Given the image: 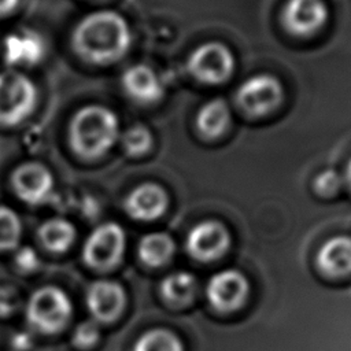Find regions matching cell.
Wrapping results in <instances>:
<instances>
[{
  "mask_svg": "<svg viewBox=\"0 0 351 351\" xmlns=\"http://www.w3.org/2000/svg\"><path fill=\"white\" fill-rule=\"evenodd\" d=\"M38 237L49 251L64 252L75 239V228L63 218H52L40 226Z\"/></svg>",
  "mask_w": 351,
  "mask_h": 351,
  "instance_id": "18",
  "label": "cell"
},
{
  "mask_svg": "<svg viewBox=\"0 0 351 351\" xmlns=\"http://www.w3.org/2000/svg\"><path fill=\"white\" fill-rule=\"evenodd\" d=\"M19 304V296L14 288L0 287V315L12 314Z\"/></svg>",
  "mask_w": 351,
  "mask_h": 351,
  "instance_id": "27",
  "label": "cell"
},
{
  "mask_svg": "<svg viewBox=\"0 0 351 351\" xmlns=\"http://www.w3.org/2000/svg\"><path fill=\"white\" fill-rule=\"evenodd\" d=\"M19 4V0H0V15L10 14Z\"/></svg>",
  "mask_w": 351,
  "mask_h": 351,
  "instance_id": "29",
  "label": "cell"
},
{
  "mask_svg": "<svg viewBox=\"0 0 351 351\" xmlns=\"http://www.w3.org/2000/svg\"><path fill=\"white\" fill-rule=\"evenodd\" d=\"M318 266L329 276H343L351 271V237L337 236L326 241L317 256Z\"/></svg>",
  "mask_w": 351,
  "mask_h": 351,
  "instance_id": "16",
  "label": "cell"
},
{
  "mask_svg": "<svg viewBox=\"0 0 351 351\" xmlns=\"http://www.w3.org/2000/svg\"><path fill=\"white\" fill-rule=\"evenodd\" d=\"M328 7L324 0H288L282 10L285 29L296 36H308L324 26Z\"/></svg>",
  "mask_w": 351,
  "mask_h": 351,
  "instance_id": "8",
  "label": "cell"
},
{
  "mask_svg": "<svg viewBox=\"0 0 351 351\" xmlns=\"http://www.w3.org/2000/svg\"><path fill=\"white\" fill-rule=\"evenodd\" d=\"M37 100L34 84L18 71L0 73V122L15 125L30 115Z\"/></svg>",
  "mask_w": 351,
  "mask_h": 351,
  "instance_id": "4",
  "label": "cell"
},
{
  "mask_svg": "<svg viewBox=\"0 0 351 351\" xmlns=\"http://www.w3.org/2000/svg\"><path fill=\"white\" fill-rule=\"evenodd\" d=\"M78 52L95 63L121 59L130 45L128 22L114 11H97L81 21L74 33Z\"/></svg>",
  "mask_w": 351,
  "mask_h": 351,
  "instance_id": "1",
  "label": "cell"
},
{
  "mask_svg": "<svg viewBox=\"0 0 351 351\" xmlns=\"http://www.w3.org/2000/svg\"><path fill=\"white\" fill-rule=\"evenodd\" d=\"M236 99L247 112L263 115L281 103L282 85L270 74L252 75L239 86Z\"/></svg>",
  "mask_w": 351,
  "mask_h": 351,
  "instance_id": "7",
  "label": "cell"
},
{
  "mask_svg": "<svg viewBox=\"0 0 351 351\" xmlns=\"http://www.w3.org/2000/svg\"><path fill=\"white\" fill-rule=\"evenodd\" d=\"M122 143H123L125 151L129 155L137 156L149 149V147L152 144V136H151V132L145 126L136 125L125 132V134L122 137Z\"/></svg>",
  "mask_w": 351,
  "mask_h": 351,
  "instance_id": "23",
  "label": "cell"
},
{
  "mask_svg": "<svg viewBox=\"0 0 351 351\" xmlns=\"http://www.w3.org/2000/svg\"><path fill=\"white\" fill-rule=\"evenodd\" d=\"M229 245L226 229L215 221L197 223L188 234L186 250L199 261H211L221 256Z\"/></svg>",
  "mask_w": 351,
  "mask_h": 351,
  "instance_id": "10",
  "label": "cell"
},
{
  "mask_svg": "<svg viewBox=\"0 0 351 351\" xmlns=\"http://www.w3.org/2000/svg\"><path fill=\"white\" fill-rule=\"evenodd\" d=\"M133 351H182V346L169 330L155 329L144 333L134 344Z\"/></svg>",
  "mask_w": 351,
  "mask_h": 351,
  "instance_id": "21",
  "label": "cell"
},
{
  "mask_svg": "<svg viewBox=\"0 0 351 351\" xmlns=\"http://www.w3.org/2000/svg\"><path fill=\"white\" fill-rule=\"evenodd\" d=\"M195 278L192 274L185 271H178L169 274L160 285L162 295L166 300L171 303H185L195 293Z\"/></svg>",
  "mask_w": 351,
  "mask_h": 351,
  "instance_id": "20",
  "label": "cell"
},
{
  "mask_svg": "<svg viewBox=\"0 0 351 351\" xmlns=\"http://www.w3.org/2000/svg\"><path fill=\"white\" fill-rule=\"evenodd\" d=\"M174 251L171 237L162 232L144 236L138 244V256L148 266H159L167 262Z\"/></svg>",
  "mask_w": 351,
  "mask_h": 351,
  "instance_id": "19",
  "label": "cell"
},
{
  "mask_svg": "<svg viewBox=\"0 0 351 351\" xmlns=\"http://www.w3.org/2000/svg\"><path fill=\"white\" fill-rule=\"evenodd\" d=\"M3 52L7 63L12 66H33L43 59L45 47L38 33L21 29L4 38Z\"/></svg>",
  "mask_w": 351,
  "mask_h": 351,
  "instance_id": "13",
  "label": "cell"
},
{
  "mask_svg": "<svg viewBox=\"0 0 351 351\" xmlns=\"http://www.w3.org/2000/svg\"><path fill=\"white\" fill-rule=\"evenodd\" d=\"M86 304L95 319L110 322L121 314L125 306V292L114 281L99 280L89 285Z\"/></svg>",
  "mask_w": 351,
  "mask_h": 351,
  "instance_id": "12",
  "label": "cell"
},
{
  "mask_svg": "<svg viewBox=\"0 0 351 351\" xmlns=\"http://www.w3.org/2000/svg\"><path fill=\"white\" fill-rule=\"evenodd\" d=\"M15 263L23 271H33L38 267L40 261H38V256H37V254L33 248L23 247L16 252Z\"/></svg>",
  "mask_w": 351,
  "mask_h": 351,
  "instance_id": "26",
  "label": "cell"
},
{
  "mask_svg": "<svg viewBox=\"0 0 351 351\" xmlns=\"http://www.w3.org/2000/svg\"><path fill=\"white\" fill-rule=\"evenodd\" d=\"M12 186L23 202L40 204L49 197L53 178L45 166L40 163H23L12 173Z\"/></svg>",
  "mask_w": 351,
  "mask_h": 351,
  "instance_id": "9",
  "label": "cell"
},
{
  "mask_svg": "<svg viewBox=\"0 0 351 351\" xmlns=\"http://www.w3.org/2000/svg\"><path fill=\"white\" fill-rule=\"evenodd\" d=\"M73 304L70 298L56 287H43L27 302V321L44 333H56L70 321Z\"/></svg>",
  "mask_w": 351,
  "mask_h": 351,
  "instance_id": "3",
  "label": "cell"
},
{
  "mask_svg": "<svg viewBox=\"0 0 351 351\" xmlns=\"http://www.w3.org/2000/svg\"><path fill=\"white\" fill-rule=\"evenodd\" d=\"M339 185H340V177L335 170H325L315 178V188L322 195L335 192Z\"/></svg>",
  "mask_w": 351,
  "mask_h": 351,
  "instance_id": "25",
  "label": "cell"
},
{
  "mask_svg": "<svg viewBox=\"0 0 351 351\" xmlns=\"http://www.w3.org/2000/svg\"><path fill=\"white\" fill-rule=\"evenodd\" d=\"M122 85L126 93L140 103H155L165 93L160 78L145 64L129 67L122 75Z\"/></svg>",
  "mask_w": 351,
  "mask_h": 351,
  "instance_id": "14",
  "label": "cell"
},
{
  "mask_svg": "<svg viewBox=\"0 0 351 351\" xmlns=\"http://www.w3.org/2000/svg\"><path fill=\"white\" fill-rule=\"evenodd\" d=\"M119 122L117 115L103 106H88L77 112L70 128L73 148L85 158L106 154L117 141Z\"/></svg>",
  "mask_w": 351,
  "mask_h": 351,
  "instance_id": "2",
  "label": "cell"
},
{
  "mask_svg": "<svg viewBox=\"0 0 351 351\" xmlns=\"http://www.w3.org/2000/svg\"><path fill=\"white\" fill-rule=\"evenodd\" d=\"M189 73L202 82H225L234 70L232 51L221 43H206L197 47L188 59Z\"/></svg>",
  "mask_w": 351,
  "mask_h": 351,
  "instance_id": "5",
  "label": "cell"
},
{
  "mask_svg": "<svg viewBox=\"0 0 351 351\" xmlns=\"http://www.w3.org/2000/svg\"><path fill=\"white\" fill-rule=\"evenodd\" d=\"M125 250V233L114 222L97 226L88 237L82 258L93 269H108L117 265Z\"/></svg>",
  "mask_w": 351,
  "mask_h": 351,
  "instance_id": "6",
  "label": "cell"
},
{
  "mask_svg": "<svg viewBox=\"0 0 351 351\" xmlns=\"http://www.w3.org/2000/svg\"><path fill=\"white\" fill-rule=\"evenodd\" d=\"M247 292L248 282L237 270H223L214 274L206 289L210 303L223 311L239 307L247 296Z\"/></svg>",
  "mask_w": 351,
  "mask_h": 351,
  "instance_id": "11",
  "label": "cell"
},
{
  "mask_svg": "<svg viewBox=\"0 0 351 351\" xmlns=\"http://www.w3.org/2000/svg\"><path fill=\"white\" fill-rule=\"evenodd\" d=\"M166 207V195L160 186L143 184L137 186L125 200V210L129 217L137 221L158 218Z\"/></svg>",
  "mask_w": 351,
  "mask_h": 351,
  "instance_id": "15",
  "label": "cell"
},
{
  "mask_svg": "<svg viewBox=\"0 0 351 351\" xmlns=\"http://www.w3.org/2000/svg\"><path fill=\"white\" fill-rule=\"evenodd\" d=\"M346 180L351 188V160L348 162V166H347V170H346Z\"/></svg>",
  "mask_w": 351,
  "mask_h": 351,
  "instance_id": "30",
  "label": "cell"
},
{
  "mask_svg": "<svg viewBox=\"0 0 351 351\" xmlns=\"http://www.w3.org/2000/svg\"><path fill=\"white\" fill-rule=\"evenodd\" d=\"M21 239V221L16 213L0 206V250L15 248Z\"/></svg>",
  "mask_w": 351,
  "mask_h": 351,
  "instance_id": "22",
  "label": "cell"
},
{
  "mask_svg": "<svg viewBox=\"0 0 351 351\" xmlns=\"http://www.w3.org/2000/svg\"><path fill=\"white\" fill-rule=\"evenodd\" d=\"M230 122V110L223 99L207 101L197 114L196 125L199 132L206 137L222 134Z\"/></svg>",
  "mask_w": 351,
  "mask_h": 351,
  "instance_id": "17",
  "label": "cell"
},
{
  "mask_svg": "<svg viewBox=\"0 0 351 351\" xmlns=\"http://www.w3.org/2000/svg\"><path fill=\"white\" fill-rule=\"evenodd\" d=\"M30 343H32V339L26 335V333H18L14 340H12V344L16 350H25V348H29L30 347Z\"/></svg>",
  "mask_w": 351,
  "mask_h": 351,
  "instance_id": "28",
  "label": "cell"
},
{
  "mask_svg": "<svg viewBox=\"0 0 351 351\" xmlns=\"http://www.w3.org/2000/svg\"><path fill=\"white\" fill-rule=\"evenodd\" d=\"M99 340V328L93 321H85L78 325L73 335V343L80 348H89Z\"/></svg>",
  "mask_w": 351,
  "mask_h": 351,
  "instance_id": "24",
  "label": "cell"
}]
</instances>
